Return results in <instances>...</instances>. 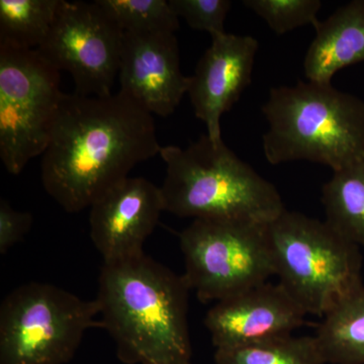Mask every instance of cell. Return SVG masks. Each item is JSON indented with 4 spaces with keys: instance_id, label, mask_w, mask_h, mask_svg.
<instances>
[{
    "instance_id": "6da1fadb",
    "label": "cell",
    "mask_w": 364,
    "mask_h": 364,
    "mask_svg": "<svg viewBox=\"0 0 364 364\" xmlns=\"http://www.w3.org/2000/svg\"><path fill=\"white\" fill-rule=\"evenodd\" d=\"M161 147L153 114L122 91L64 93L42 155L43 186L65 212H81Z\"/></svg>"
},
{
    "instance_id": "7a4b0ae2",
    "label": "cell",
    "mask_w": 364,
    "mask_h": 364,
    "mask_svg": "<svg viewBox=\"0 0 364 364\" xmlns=\"http://www.w3.org/2000/svg\"><path fill=\"white\" fill-rule=\"evenodd\" d=\"M189 291L183 275L145 253L104 262L95 301L117 358L124 364L191 363Z\"/></svg>"
},
{
    "instance_id": "3957f363",
    "label": "cell",
    "mask_w": 364,
    "mask_h": 364,
    "mask_svg": "<svg viewBox=\"0 0 364 364\" xmlns=\"http://www.w3.org/2000/svg\"><path fill=\"white\" fill-rule=\"evenodd\" d=\"M166 176L160 186L166 212L193 220L269 224L284 212L277 188L207 134L188 147L165 146Z\"/></svg>"
},
{
    "instance_id": "277c9868",
    "label": "cell",
    "mask_w": 364,
    "mask_h": 364,
    "mask_svg": "<svg viewBox=\"0 0 364 364\" xmlns=\"http://www.w3.org/2000/svg\"><path fill=\"white\" fill-rule=\"evenodd\" d=\"M263 152L272 165L306 160L338 171L364 159V102L331 83L270 90Z\"/></svg>"
},
{
    "instance_id": "5b68a950",
    "label": "cell",
    "mask_w": 364,
    "mask_h": 364,
    "mask_svg": "<svg viewBox=\"0 0 364 364\" xmlns=\"http://www.w3.org/2000/svg\"><path fill=\"white\" fill-rule=\"evenodd\" d=\"M267 229L274 275L306 314L323 318L363 289L359 246L327 222L284 210Z\"/></svg>"
},
{
    "instance_id": "8992f818",
    "label": "cell",
    "mask_w": 364,
    "mask_h": 364,
    "mask_svg": "<svg viewBox=\"0 0 364 364\" xmlns=\"http://www.w3.org/2000/svg\"><path fill=\"white\" fill-rule=\"evenodd\" d=\"M97 301L65 289L28 282L7 294L0 306V364H65L86 331L104 329Z\"/></svg>"
},
{
    "instance_id": "52a82bcc",
    "label": "cell",
    "mask_w": 364,
    "mask_h": 364,
    "mask_svg": "<svg viewBox=\"0 0 364 364\" xmlns=\"http://www.w3.org/2000/svg\"><path fill=\"white\" fill-rule=\"evenodd\" d=\"M268 224L193 220L179 234L191 291L203 303L220 301L274 275Z\"/></svg>"
},
{
    "instance_id": "ba28073f",
    "label": "cell",
    "mask_w": 364,
    "mask_h": 364,
    "mask_svg": "<svg viewBox=\"0 0 364 364\" xmlns=\"http://www.w3.org/2000/svg\"><path fill=\"white\" fill-rule=\"evenodd\" d=\"M60 80L38 50L0 44V158L9 173L44 154L64 95Z\"/></svg>"
},
{
    "instance_id": "9c48e42d",
    "label": "cell",
    "mask_w": 364,
    "mask_h": 364,
    "mask_svg": "<svg viewBox=\"0 0 364 364\" xmlns=\"http://www.w3.org/2000/svg\"><path fill=\"white\" fill-rule=\"evenodd\" d=\"M124 32L97 2L61 0L38 52L57 70L70 73L76 95H112L119 77Z\"/></svg>"
},
{
    "instance_id": "30bf717a",
    "label": "cell",
    "mask_w": 364,
    "mask_h": 364,
    "mask_svg": "<svg viewBox=\"0 0 364 364\" xmlns=\"http://www.w3.org/2000/svg\"><path fill=\"white\" fill-rule=\"evenodd\" d=\"M306 315L284 287L267 282L217 301L205 325L215 349H232L291 336Z\"/></svg>"
},
{
    "instance_id": "8fae6325",
    "label": "cell",
    "mask_w": 364,
    "mask_h": 364,
    "mask_svg": "<svg viewBox=\"0 0 364 364\" xmlns=\"http://www.w3.org/2000/svg\"><path fill=\"white\" fill-rule=\"evenodd\" d=\"M119 80V91L151 114H173L191 85L181 72L176 33H124Z\"/></svg>"
},
{
    "instance_id": "7c38bea8",
    "label": "cell",
    "mask_w": 364,
    "mask_h": 364,
    "mask_svg": "<svg viewBox=\"0 0 364 364\" xmlns=\"http://www.w3.org/2000/svg\"><path fill=\"white\" fill-rule=\"evenodd\" d=\"M161 188L143 177H127L90 207V238L104 262L144 253L164 212Z\"/></svg>"
},
{
    "instance_id": "4fadbf2b",
    "label": "cell",
    "mask_w": 364,
    "mask_h": 364,
    "mask_svg": "<svg viewBox=\"0 0 364 364\" xmlns=\"http://www.w3.org/2000/svg\"><path fill=\"white\" fill-rule=\"evenodd\" d=\"M258 46L251 36H215L191 76L189 100L213 140H223L221 117L251 83Z\"/></svg>"
},
{
    "instance_id": "5bb4252c",
    "label": "cell",
    "mask_w": 364,
    "mask_h": 364,
    "mask_svg": "<svg viewBox=\"0 0 364 364\" xmlns=\"http://www.w3.org/2000/svg\"><path fill=\"white\" fill-rule=\"evenodd\" d=\"M315 30L304 61L309 81L331 83L344 67L364 62V0L339 7L327 20L318 21Z\"/></svg>"
},
{
    "instance_id": "9a60e30c",
    "label": "cell",
    "mask_w": 364,
    "mask_h": 364,
    "mask_svg": "<svg viewBox=\"0 0 364 364\" xmlns=\"http://www.w3.org/2000/svg\"><path fill=\"white\" fill-rule=\"evenodd\" d=\"M315 337L326 364H364V287L326 314Z\"/></svg>"
},
{
    "instance_id": "2e32d148",
    "label": "cell",
    "mask_w": 364,
    "mask_h": 364,
    "mask_svg": "<svg viewBox=\"0 0 364 364\" xmlns=\"http://www.w3.org/2000/svg\"><path fill=\"white\" fill-rule=\"evenodd\" d=\"M326 222L356 245L364 246V159L333 172L322 189Z\"/></svg>"
},
{
    "instance_id": "e0dca14e",
    "label": "cell",
    "mask_w": 364,
    "mask_h": 364,
    "mask_svg": "<svg viewBox=\"0 0 364 364\" xmlns=\"http://www.w3.org/2000/svg\"><path fill=\"white\" fill-rule=\"evenodd\" d=\"M61 0H0V44L37 50L49 35Z\"/></svg>"
},
{
    "instance_id": "ac0fdd59",
    "label": "cell",
    "mask_w": 364,
    "mask_h": 364,
    "mask_svg": "<svg viewBox=\"0 0 364 364\" xmlns=\"http://www.w3.org/2000/svg\"><path fill=\"white\" fill-rule=\"evenodd\" d=\"M215 364H326L315 336H289L232 349H215Z\"/></svg>"
},
{
    "instance_id": "d6986e66",
    "label": "cell",
    "mask_w": 364,
    "mask_h": 364,
    "mask_svg": "<svg viewBox=\"0 0 364 364\" xmlns=\"http://www.w3.org/2000/svg\"><path fill=\"white\" fill-rule=\"evenodd\" d=\"M124 33H176L179 18L166 0H95Z\"/></svg>"
},
{
    "instance_id": "ffe728a7",
    "label": "cell",
    "mask_w": 364,
    "mask_h": 364,
    "mask_svg": "<svg viewBox=\"0 0 364 364\" xmlns=\"http://www.w3.org/2000/svg\"><path fill=\"white\" fill-rule=\"evenodd\" d=\"M243 4L277 35L306 25L315 28L322 7L320 0H244Z\"/></svg>"
},
{
    "instance_id": "44dd1931",
    "label": "cell",
    "mask_w": 364,
    "mask_h": 364,
    "mask_svg": "<svg viewBox=\"0 0 364 364\" xmlns=\"http://www.w3.org/2000/svg\"><path fill=\"white\" fill-rule=\"evenodd\" d=\"M169 4L193 30L207 32L212 38L226 33L225 21L232 7L229 0H169Z\"/></svg>"
},
{
    "instance_id": "7402d4cb",
    "label": "cell",
    "mask_w": 364,
    "mask_h": 364,
    "mask_svg": "<svg viewBox=\"0 0 364 364\" xmlns=\"http://www.w3.org/2000/svg\"><path fill=\"white\" fill-rule=\"evenodd\" d=\"M33 215L28 212L14 210L4 198L0 200V253H7L9 249L23 240L30 231Z\"/></svg>"
},
{
    "instance_id": "603a6c76",
    "label": "cell",
    "mask_w": 364,
    "mask_h": 364,
    "mask_svg": "<svg viewBox=\"0 0 364 364\" xmlns=\"http://www.w3.org/2000/svg\"><path fill=\"white\" fill-rule=\"evenodd\" d=\"M186 364H193V363H186Z\"/></svg>"
}]
</instances>
